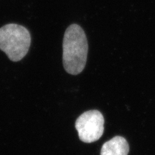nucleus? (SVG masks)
<instances>
[{
    "instance_id": "obj_2",
    "label": "nucleus",
    "mask_w": 155,
    "mask_h": 155,
    "mask_svg": "<svg viewBox=\"0 0 155 155\" xmlns=\"http://www.w3.org/2000/svg\"><path fill=\"white\" fill-rule=\"evenodd\" d=\"M31 43L30 32L23 26L10 23L0 28V49L12 61L26 56Z\"/></svg>"
},
{
    "instance_id": "obj_3",
    "label": "nucleus",
    "mask_w": 155,
    "mask_h": 155,
    "mask_svg": "<svg viewBox=\"0 0 155 155\" xmlns=\"http://www.w3.org/2000/svg\"><path fill=\"white\" fill-rule=\"evenodd\" d=\"M75 127L81 141L94 142L98 140L104 133V118L98 110L86 111L78 118Z\"/></svg>"
},
{
    "instance_id": "obj_1",
    "label": "nucleus",
    "mask_w": 155,
    "mask_h": 155,
    "mask_svg": "<svg viewBox=\"0 0 155 155\" xmlns=\"http://www.w3.org/2000/svg\"><path fill=\"white\" fill-rule=\"evenodd\" d=\"M88 54V42L84 31L72 24L65 32L63 41V63L67 73L77 75L84 71Z\"/></svg>"
},
{
    "instance_id": "obj_4",
    "label": "nucleus",
    "mask_w": 155,
    "mask_h": 155,
    "mask_svg": "<svg viewBox=\"0 0 155 155\" xmlns=\"http://www.w3.org/2000/svg\"><path fill=\"white\" fill-rule=\"evenodd\" d=\"M129 151V146L127 140L117 136L103 145L100 155H127Z\"/></svg>"
}]
</instances>
